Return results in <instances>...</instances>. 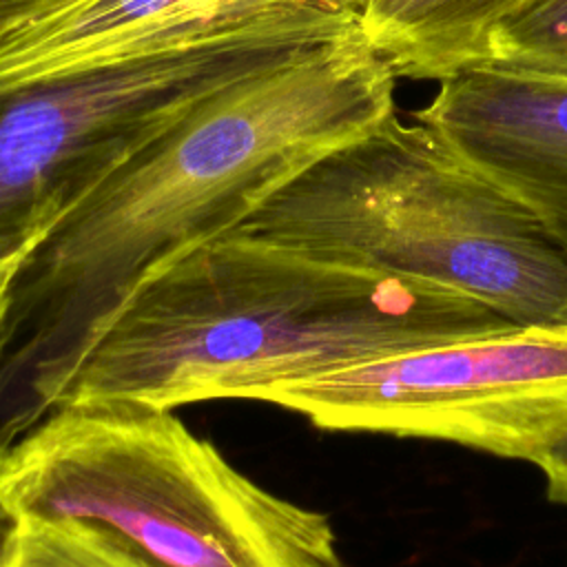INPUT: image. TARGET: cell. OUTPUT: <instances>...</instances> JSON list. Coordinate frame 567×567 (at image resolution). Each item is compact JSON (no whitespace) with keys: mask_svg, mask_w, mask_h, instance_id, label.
I'll return each instance as SVG.
<instances>
[{"mask_svg":"<svg viewBox=\"0 0 567 567\" xmlns=\"http://www.w3.org/2000/svg\"><path fill=\"white\" fill-rule=\"evenodd\" d=\"M396 78L357 27L208 93L113 171L13 270L0 443L55 408L80 357L146 277L235 230L301 171L396 115Z\"/></svg>","mask_w":567,"mask_h":567,"instance_id":"cell-1","label":"cell"},{"mask_svg":"<svg viewBox=\"0 0 567 567\" xmlns=\"http://www.w3.org/2000/svg\"><path fill=\"white\" fill-rule=\"evenodd\" d=\"M507 326L516 323L454 290L233 230L146 277L80 357L55 408L264 401L339 368Z\"/></svg>","mask_w":567,"mask_h":567,"instance_id":"cell-2","label":"cell"},{"mask_svg":"<svg viewBox=\"0 0 567 567\" xmlns=\"http://www.w3.org/2000/svg\"><path fill=\"white\" fill-rule=\"evenodd\" d=\"M235 230L454 290L518 326L567 323L565 250L516 195L416 120L392 115L321 157Z\"/></svg>","mask_w":567,"mask_h":567,"instance_id":"cell-3","label":"cell"},{"mask_svg":"<svg viewBox=\"0 0 567 567\" xmlns=\"http://www.w3.org/2000/svg\"><path fill=\"white\" fill-rule=\"evenodd\" d=\"M2 492L27 520L84 525L144 567H343L326 514L264 489L164 408H53L9 445Z\"/></svg>","mask_w":567,"mask_h":567,"instance_id":"cell-4","label":"cell"},{"mask_svg":"<svg viewBox=\"0 0 567 567\" xmlns=\"http://www.w3.org/2000/svg\"><path fill=\"white\" fill-rule=\"evenodd\" d=\"M359 27L354 0H266L162 49L0 86V264H20L208 93Z\"/></svg>","mask_w":567,"mask_h":567,"instance_id":"cell-5","label":"cell"},{"mask_svg":"<svg viewBox=\"0 0 567 567\" xmlns=\"http://www.w3.org/2000/svg\"><path fill=\"white\" fill-rule=\"evenodd\" d=\"M264 403L323 430L436 439L534 463L567 434V323L425 343L284 385Z\"/></svg>","mask_w":567,"mask_h":567,"instance_id":"cell-6","label":"cell"},{"mask_svg":"<svg viewBox=\"0 0 567 567\" xmlns=\"http://www.w3.org/2000/svg\"><path fill=\"white\" fill-rule=\"evenodd\" d=\"M412 120L516 195L567 255V82L476 64Z\"/></svg>","mask_w":567,"mask_h":567,"instance_id":"cell-7","label":"cell"},{"mask_svg":"<svg viewBox=\"0 0 567 567\" xmlns=\"http://www.w3.org/2000/svg\"><path fill=\"white\" fill-rule=\"evenodd\" d=\"M266 0H75L0 40V86L142 55Z\"/></svg>","mask_w":567,"mask_h":567,"instance_id":"cell-8","label":"cell"},{"mask_svg":"<svg viewBox=\"0 0 567 567\" xmlns=\"http://www.w3.org/2000/svg\"><path fill=\"white\" fill-rule=\"evenodd\" d=\"M532 0H359V29L396 75L445 80L487 60L494 29Z\"/></svg>","mask_w":567,"mask_h":567,"instance_id":"cell-9","label":"cell"},{"mask_svg":"<svg viewBox=\"0 0 567 567\" xmlns=\"http://www.w3.org/2000/svg\"><path fill=\"white\" fill-rule=\"evenodd\" d=\"M483 64L567 82V0H532L505 18Z\"/></svg>","mask_w":567,"mask_h":567,"instance_id":"cell-10","label":"cell"},{"mask_svg":"<svg viewBox=\"0 0 567 567\" xmlns=\"http://www.w3.org/2000/svg\"><path fill=\"white\" fill-rule=\"evenodd\" d=\"M20 567H144L78 523L29 520Z\"/></svg>","mask_w":567,"mask_h":567,"instance_id":"cell-11","label":"cell"},{"mask_svg":"<svg viewBox=\"0 0 567 567\" xmlns=\"http://www.w3.org/2000/svg\"><path fill=\"white\" fill-rule=\"evenodd\" d=\"M7 443H0V567H20L29 520L2 492V472L7 461Z\"/></svg>","mask_w":567,"mask_h":567,"instance_id":"cell-12","label":"cell"},{"mask_svg":"<svg viewBox=\"0 0 567 567\" xmlns=\"http://www.w3.org/2000/svg\"><path fill=\"white\" fill-rule=\"evenodd\" d=\"M75 0H0V40Z\"/></svg>","mask_w":567,"mask_h":567,"instance_id":"cell-13","label":"cell"},{"mask_svg":"<svg viewBox=\"0 0 567 567\" xmlns=\"http://www.w3.org/2000/svg\"><path fill=\"white\" fill-rule=\"evenodd\" d=\"M534 465L545 476L547 496L554 503H565L567 505V434L563 439H558L554 445H549L534 461Z\"/></svg>","mask_w":567,"mask_h":567,"instance_id":"cell-14","label":"cell"},{"mask_svg":"<svg viewBox=\"0 0 567 567\" xmlns=\"http://www.w3.org/2000/svg\"><path fill=\"white\" fill-rule=\"evenodd\" d=\"M16 264H0V341H2V328L7 319V306H9V286L13 277Z\"/></svg>","mask_w":567,"mask_h":567,"instance_id":"cell-15","label":"cell"},{"mask_svg":"<svg viewBox=\"0 0 567 567\" xmlns=\"http://www.w3.org/2000/svg\"><path fill=\"white\" fill-rule=\"evenodd\" d=\"M354 2H357V4H359V0H354Z\"/></svg>","mask_w":567,"mask_h":567,"instance_id":"cell-16","label":"cell"}]
</instances>
